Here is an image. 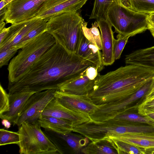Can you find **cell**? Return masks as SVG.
I'll return each mask as SVG.
<instances>
[{
  "mask_svg": "<svg viewBox=\"0 0 154 154\" xmlns=\"http://www.w3.org/2000/svg\"><path fill=\"white\" fill-rule=\"evenodd\" d=\"M131 9L139 13L149 14L154 13V0H125Z\"/></svg>",
  "mask_w": 154,
  "mask_h": 154,
  "instance_id": "484cf974",
  "label": "cell"
},
{
  "mask_svg": "<svg viewBox=\"0 0 154 154\" xmlns=\"http://www.w3.org/2000/svg\"><path fill=\"white\" fill-rule=\"evenodd\" d=\"M38 122L41 127L62 134L72 132L74 127L68 121L54 117L41 116Z\"/></svg>",
  "mask_w": 154,
  "mask_h": 154,
  "instance_id": "ffe728a7",
  "label": "cell"
},
{
  "mask_svg": "<svg viewBox=\"0 0 154 154\" xmlns=\"http://www.w3.org/2000/svg\"><path fill=\"white\" fill-rule=\"evenodd\" d=\"M45 0H13L6 5L4 19L13 24L32 19Z\"/></svg>",
  "mask_w": 154,
  "mask_h": 154,
  "instance_id": "9c48e42d",
  "label": "cell"
},
{
  "mask_svg": "<svg viewBox=\"0 0 154 154\" xmlns=\"http://www.w3.org/2000/svg\"><path fill=\"white\" fill-rule=\"evenodd\" d=\"M146 149L154 148V134H125L108 137Z\"/></svg>",
  "mask_w": 154,
  "mask_h": 154,
  "instance_id": "44dd1931",
  "label": "cell"
},
{
  "mask_svg": "<svg viewBox=\"0 0 154 154\" xmlns=\"http://www.w3.org/2000/svg\"><path fill=\"white\" fill-rule=\"evenodd\" d=\"M98 70L95 66H91L88 68L86 71V74L91 80L95 79L99 73Z\"/></svg>",
  "mask_w": 154,
  "mask_h": 154,
  "instance_id": "836d02e7",
  "label": "cell"
},
{
  "mask_svg": "<svg viewBox=\"0 0 154 154\" xmlns=\"http://www.w3.org/2000/svg\"><path fill=\"white\" fill-rule=\"evenodd\" d=\"M101 35L102 58L104 66L112 65L115 62L114 46L115 40L112 26L106 20H97Z\"/></svg>",
  "mask_w": 154,
  "mask_h": 154,
  "instance_id": "9a60e30c",
  "label": "cell"
},
{
  "mask_svg": "<svg viewBox=\"0 0 154 154\" xmlns=\"http://www.w3.org/2000/svg\"><path fill=\"white\" fill-rule=\"evenodd\" d=\"M148 14L133 10L123 0H114L106 20L118 34L131 37L148 29Z\"/></svg>",
  "mask_w": 154,
  "mask_h": 154,
  "instance_id": "5b68a950",
  "label": "cell"
},
{
  "mask_svg": "<svg viewBox=\"0 0 154 154\" xmlns=\"http://www.w3.org/2000/svg\"><path fill=\"white\" fill-rule=\"evenodd\" d=\"M114 0H94L90 19H106L107 11Z\"/></svg>",
  "mask_w": 154,
  "mask_h": 154,
  "instance_id": "d4e9b609",
  "label": "cell"
},
{
  "mask_svg": "<svg viewBox=\"0 0 154 154\" xmlns=\"http://www.w3.org/2000/svg\"><path fill=\"white\" fill-rule=\"evenodd\" d=\"M47 21L43 20L38 25L31 30L16 47L19 49L31 40L43 32L47 31Z\"/></svg>",
  "mask_w": 154,
  "mask_h": 154,
  "instance_id": "83f0119b",
  "label": "cell"
},
{
  "mask_svg": "<svg viewBox=\"0 0 154 154\" xmlns=\"http://www.w3.org/2000/svg\"><path fill=\"white\" fill-rule=\"evenodd\" d=\"M19 141L20 135L18 131H11L3 128L0 129V146L11 144L18 145Z\"/></svg>",
  "mask_w": 154,
  "mask_h": 154,
  "instance_id": "f1b7e54d",
  "label": "cell"
},
{
  "mask_svg": "<svg viewBox=\"0 0 154 154\" xmlns=\"http://www.w3.org/2000/svg\"><path fill=\"white\" fill-rule=\"evenodd\" d=\"M95 66L56 43L17 80L8 83V94L22 91L35 93L58 90L63 85L84 74Z\"/></svg>",
  "mask_w": 154,
  "mask_h": 154,
  "instance_id": "6da1fadb",
  "label": "cell"
},
{
  "mask_svg": "<svg viewBox=\"0 0 154 154\" xmlns=\"http://www.w3.org/2000/svg\"><path fill=\"white\" fill-rule=\"evenodd\" d=\"M72 132L62 134L45 129L43 131L56 146L58 154H61V150L65 145L70 148L75 153H80L88 145L89 140L81 134H77Z\"/></svg>",
  "mask_w": 154,
  "mask_h": 154,
  "instance_id": "4fadbf2b",
  "label": "cell"
},
{
  "mask_svg": "<svg viewBox=\"0 0 154 154\" xmlns=\"http://www.w3.org/2000/svg\"><path fill=\"white\" fill-rule=\"evenodd\" d=\"M35 92L22 91L9 94V110L0 114L2 119H6L14 123L18 119L29 98Z\"/></svg>",
  "mask_w": 154,
  "mask_h": 154,
  "instance_id": "e0dca14e",
  "label": "cell"
},
{
  "mask_svg": "<svg viewBox=\"0 0 154 154\" xmlns=\"http://www.w3.org/2000/svg\"><path fill=\"white\" fill-rule=\"evenodd\" d=\"M146 116L154 120V112L149 113Z\"/></svg>",
  "mask_w": 154,
  "mask_h": 154,
  "instance_id": "ab89813d",
  "label": "cell"
},
{
  "mask_svg": "<svg viewBox=\"0 0 154 154\" xmlns=\"http://www.w3.org/2000/svg\"><path fill=\"white\" fill-rule=\"evenodd\" d=\"M130 37L129 36L119 34L117 35V39L115 40L114 46V54L115 60L120 57L122 51Z\"/></svg>",
  "mask_w": 154,
  "mask_h": 154,
  "instance_id": "f546056e",
  "label": "cell"
},
{
  "mask_svg": "<svg viewBox=\"0 0 154 154\" xmlns=\"http://www.w3.org/2000/svg\"><path fill=\"white\" fill-rule=\"evenodd\" d=\"M125 57L126 65H134L154 70V46L136 50Z\"/></svg>",
  "mask_w": 154,
  "mask_h": 154,
  "instance_id": "d6986e66",
  "label": "cell"
},
{
  "mask_svg": "<svg viewBox=\"0 0 154 154\" xmlns=\"http://www.w3.org/2000/svg\"><path fill=\"white\" fill-rule=\"evenodd\" d=\"M95 79H90L85 72L77 78L63 85L59 88L58 90L71 94L88 95L94 88Z\"/></svg>",
  "mask_w": 154,
  "mask_h": 154,
  "instance_id": "ac0fdd59",
  "label": "cell"
},
{
  "mask_svg": "<svg viewBox=\"0 0 154 154\" xmlns=\"http://www.w3.org/2000/svg\"><path fill=\"white\" fill-rule=\"evenodd\" d=\"M55 97L62 105L70 110L90 115L98 108L88 95L67 94L57 90Z\"/></svg>",
  "mask_w": 154,
  "mask_h": 154,
  "instance_id": "8fae6325",
  "label": "cell"
},
{
  "mask_svg": "<svg viewBox=\"0 0 154 154\" xmlns=\"http://www.w3.org/2000/svg\"><path fill=\"white\" fill-rule=\"evenodd\" d=\"M57 90L49 89L34 93L29 99L17 120L13 123L19 128L24 122H38L42 112L48 103L54 97Z\"/></svg>",
  "mask_w": 154,
  "mask_h": 154,
  "instance_id": "ba28073f",
  "label": "cell"
},
{
  "mask_svg": "<svg viewBox=\"0 0 154 154\" xmlns=\"http://www.w3.org/2000/svg\"><path fill=\"white\" fill-rule=\"evenodd\" d=\"M108 139L118 154H143L146 153L145 148L139 147L129 143L111 138ZM106 139V138H105Z\"/></svg>",
  "mask_w": 154,
  "mask_h": 154,
  "instance_id": "603a6c76",
  "label": "cell"
},
{
  "mask_svg": "<svg viewBox=\"0 0 154 154\" xmlns=\"http://www.w3.org/2000/svg\"><path fill=\"white\" fill-rule=\"evenodd\" d=\"M86 22L77 12L64 13L47 21V31L68 52L75 54Z\"/></svg>",
  "mask_w": 154,
  "mask_h": 154,
  "instance_id": "277c9868",
  "label": "cell"
},
{
  "mask_svg": "<svg viewBox=\"0 0 154 154\" xmlns=\"http://www.w3.org/2000/svg\"><path fill=\"white\" fill-rule=\"evenodd\" d=\"M1 123L2 125L7 129L11 127V123L7 119H2Z\"/></svg>",
  "mask_w": 154,
  "mask_h": 154,
  "instance_id": "8d00e7d4",
  "label": "cell"
},
{
  "mask_svg": "<svg viewBox=\"0 0 154 154\" xmlns=\"http://www.w3.org/2000/svg\"><path fill=\"white\" fill-rule=\"evenodd\" d=\"M75 54L85 60L94 64L98 72L103 68L104 65L100 50L85 37L83 32Z\"/></svg>",
  "mask_w": 154,
  "mask_h": 154,
  "instance_id": "2e32d148",
  "label": "cell"
},
{
  "mask_svg": "<svg viewBox=\"0 0 154 154\" xmlns=\"http://www.w3.org/2000/svg\"><path fill=\"white\" fill-rule=\"evenodd\" d=\"M154 78L145 84L137 92L124 99L99 105L90 115L93 122H102L112 119L117 115L125 112H137L138 106L146 95L152 89Z\"/></svg>",
  "mask_w": 154,
  "mask_h": 154,
  "instance_id": "8992f818",
  "label": "cell"
},
{
  "mask_svg": "<svg viewBox=\"0 0 154 154\" xmlns=\"http://www.w3.org/2000/svg\"><path fill=\"white\" fill-rule=\"evenodd\" d=\"M148 29L150 31L154 38V24L151 23L148 21Z\"/></svg>",
  "mask_w": 154,
  "mask_h": 154,
  "instance_id": "74e56055",
  "label": "cell"
},
{
  "mask_svg": "<svg viewBox=\"0 0 154 154\" xmlns=\"http://www.w3.org/2000/svg\"><path fill=\"white\" fill-rule=\"evenodd\" d=\"M10 27H5L0 30V45L4 41L7 37L10 30Z\"/></svg>",
  "mask_w": 154,
  "mask_h": 154,
  "instance_id": "e575fe53",
  "label": "cell"
},
{
  "mask_svg": "<svg viewBox=\"0 0 154 154\" xmlns=\"http://www.w3.org/2000/svg\"><path fill=\"white\" fill-rule=\"evenodd\" d=\"M15 47L0 51V67L8 65L10 60L18 50Z\"/></svg>",
  "mask_w": 154,
  "mask_h": 154,
  "instance_id": "4dcf8cb0",
  "label": "cell"
},
{
  "mask_svg": "<svg viewBox=\"0 0 154 154\" xmlns=\"http://www.w3.org/2000/svg\"><path fill=\"white\" fill-rule=\"evenodd\" d=\"M88 0H45L33 19L40 18L48 21L61 14L76 12Z\"/></svg>",
  "mask_w": 154,
  "mask_h": 154,
  "instance_id": "30bf717a",
  "label": "cell"
},
{
  "mask_svg": "<svg viewBox=\"0 0 154 154\" xmlns=\"http://www.w3.org/2000/svg\"><path fill=\"white\" fill-rule=\"evenodd\" d=\"M56 43L54 37L45 31L25 44L8 65V83L16 81L25 74L34 63Z\"/></svg>",
  "mask_w": 154,
  "mask_h": 154,
  "instance_id": "3957f363",
  "label": "cell"
},
{
  "mask_svg": "<svg viewBox=\"0 0 154 154\" xmlns=\"http://www.w3.org/2000/svg\"><path fill=\"white\" fill-rule=\"evenodd\" d=\"M0 114L9 110V94H7L1 84L0 85Z\"/></svg>",
  "mask_w": 154,
  "mask_h": 154,
  "instance_id": "1f68e13d",
  "label": "cell"
},
{
  "mask_svg": "<svg viewBox=\"0 0 154 154\" xmlns=\"http://www.w3.org/2000/svg\"><path fill=\"white\" fill-rule=\"evenodd\" d=\"M154 112V98L143 102L138 106L137 113L143 116Z\"/></svg>",
  "mask_w": 154,
  "mask_h": 154,
  "instance_id": "d6a6232c",
  "label": "cell"
},
{
  "mask_svg": "<svg viewBox=\"0 0 154 154\" xmlns=\"http://www.w3.org/2000/svg\"><path fill=\"white\" fill-rule=\"evenodd\" d=\"M154 89V85L153 88H152V89Z\"/></svg>",
  "mask_w": 154,
  "mask_h": 154,
  "instance_id": "60d3db41",
  "label": "cell"
},
{
  "mask_svg": "<svg viewBox=\"0 0 154 154\" xmlns=\"http://www.w3.org/2000/svg\"><path fill=\"white\" fill-rule=\"evenodd\" d=\"M41 116L54 117L69 122L72 124L74 128L91 121L89 115L68 109L61 104L55 97L45 107Z\"/></svg>",
  "mask_w": 154,
  "mask_h": 154,
  "instance_id": "7c38bea8",
  "label": "cell"
},
{
  "mask_svg": "<svg viewBox=\"0 0 154 154\" xmlns=\"http://www.w3.org/2000/svg\"><path fill=\"white\" fill-rule=\"evenodd\" d=\"M147 20L150 23L154 24V13L148 14Z\"/></svg>",
  "mask_w": 154,
  "mask_h": 154,
  "instance_id": "f35d334b",
  "label": "cell"
},
{
  "mask_svg": "<svg viewBox=\"0 0 154 154\" xmlns=\"http://www.w3.org/2000/svg\"><path fill=\"white\" fill-rule=\"evenodd\" d=\"M88 23L86 22L82 27L83 33L85 37L96 45L100 50H102L101 35L98 29L97 21L91 24V27H87Z\"/></svg>",
  "mask_w": 154,
  "mask_h": 154,
  "instance_id": "4316f807",
  "label": "cell"
},
{
  "mask_svg": "<svg viewBox=\"0 0 154 154\" xmlns=\"http://www.w3.org/2000/svg\"><path fill=\"white\" fill-rule=\"evenodd\" d=\"M38 122H23L19 128L20 154H58L57 150L41 129Z\"/></svg>",
  "mask_w": 154,
  "mask_h": 154,
  "instance_id": "52a82bcc",
  "label": "cell"
},
{
  "mask_svg": "<svg viewBox=\"0 0 154 154\" xmlns=\"http://www.w3.org/2000/svg\"><path fill=\"white\" fill-rule=\"evenodd\" d=\"M154 98V89H152L146 96L143 102Z\"/></svg>",
  "mask_w": 154,
  "mask_h": 154,
  "instance_id": "d590c367",
  "label": "cell"
},
{
  "mask_svg": "<svg viewBox=\"0 0 154 154\" xmlns=\"http://www.w3.org/2000/svg\"><path fill=\"white\" fill-rule=\"evenodd\" d=\"M154 78V70L129 64L104 75L99 73L88 96L96 105L124 99Z\"/></svg>",
  "mask_w": 154,
  "mask_h": 154,
  "instance_id": "7a4b0ae2",
  "label": "cell"
},
{
  "mask_svg": "<svg viewBox=\"0 0 154 154\" xmlns=\"http://www.w3.org/2000/svg\"><path fill=\"white\" fill-rule=\"evenodd\" d=\"M115 120L143 123L154 126V120L145 116H142L137 112H125L119 114L114 117Z\"/></svg>",
  "mask_w": 154,
  "mask_h": 154,
  "instance_id": "cb8c5ba5",
  "label": "cell"
},
{
  "mask_svg": "<svg viewBox=\"0 0 154 154\" xmlns=\"http://www.w3.org/2000/svg\"><path fill=\"white\" fill-rule=\"evenodd\" d=\"M85 154H116L117 152L107 138L91 142L81 150Z\"/></svg>",
  "mask_w": 154,
  "mask_h": 154,
  "instance_id": "7402d4cb",
  "label": "cell"
},
{
  "mask_svg": "<svg viewBox=\"0 0 154 154\" xmlns=\"http://www.w3.org/2000/svg\"><path fill=\"white\" fill-rule=\"evenodd\" d=\"M43 20L32 19L11 24L7 37L0 45V51L16 47L23 38Z\"/></svg>",
  "mask_w": 154,
  "mask_h": 154,
  "instance_id": "5bb4252c",
  "label": "cell"
}]
</instances>
